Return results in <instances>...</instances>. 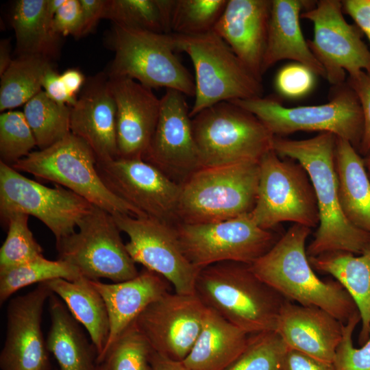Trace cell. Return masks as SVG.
Instances as JSON below:
<instances>
[{
    "instance_id": "cell-1",
    "label": "cell",
    "mask_w": 370,
    "mask_h": 370,
    "mask_svg": "<svg viewBox=\"0 0 370 370\" xmlns=\"http://www.w3.org/2000/svg\"><path fill=\"white\" fill-rule=\"evenodd\" d=\"M336 136L328 132L306 139L274 136L273 150L282 158L299 163L312 184L319 223L306 247L308 257L345 251L362 254L370 248V234L354 225L344 214L339 201L335 165Z\"/></svg>"
},
{
    "instance_id": "cell-2",
    "label": "cell",
    "mask_w": 370,
    "mask_h": 370,
    "mask_svg": "<svg viewBox=\"0 0 370 370\" xmlns=\"http://www.w3.org/2000/svg\"><path fill=\"white\" fill-rule=\"evenodd\" d=\"M310 232L308 227L293 224L250 268L287 300L319 308L345 323L357 308L338 282L323 281L314 272L306 246Z\"/></svg>"
},
{
    "instance_id": "cell-3",
    "label": "cell",
    "mask_w": 370,
    "mask_h": 370,
    "mask_svg": "<svg viewBox=\"0 0 370 370\" xmlns=\"http://www.w3.org/2000/svg\"><path fill=\"white\" fill-rule=\"evenodd\" d=\"M195 294L206 307L250 334L275 331L287 300L260 280L249 264L230 261L200 269Z\"/></svg>"
},
{
    "instance_id": "cell-4",
    "label": "cell",
    "mask_w": 370,
    "mask_h": 370,
    "mask_svg": "<svg viewBox=\"0 0 370 370\" xmlns=\"http://www.w3.org/2000/svg\"><path fill=\"white\" fill-rule=\"evenodd\" d=\"M259 162L201 167L181 184L178 223L204 224L249 214L254 207Z\"/></svg>"
},
{
    "instance_id": "cell-5",
    "label": "cell",
    "mask_w": 370,
    "mask_h": 370,
    "mask_svg": "<svg viewBox=\"0 0 370 370\" xmlns=\"http://www.w3.org/2000/svg\"><path fill=\"white\" fill-rule=\"evenodd\" d=\"M333 88L329 101L320 105L287 107L274 96L232 102L255 115L274 136L300 131L328 132L358 149L363 132L359 100L347 82Z\"/></svg>"
},
{
    "instance_id": "cell-6",
    "label": "cell",
    "mask_w": 370,
    "mask_h": 370,
    "mask_svg": "<svg viewBox=\"0 0 370 370\" xmlns=\"http://www.w3.org/2000/svg\"><path fill=\"white\" fill-rule=\"evenodd\" d=\"M172 36L175 51L184 52L189 56L195 72V101L190 110L191 118L222 101L262 96V82L213 30L199 35L172 34Z\"/></svg>"
},
{
    "instance_id": "cell-7",
    "label": "cell",
    "mask_w": 370,
    "mask_h": 370,
    "mask_svg": "<svg viewBox=\"0 0 370 370\" xmlns=\"http://www.w3.org/2000/svg\"><path fill=\"white\" fill-rule=\"evenodd\" d=\"M192 128L201 167L259 162L273 149L274 136L255 115L232 101L201 111L192 118Z\"/></svg>"
},
{
    "instance_id": "cell-8",
    "label": "cell",
    "mask_w": 370,
    "mask_h": 370,
    "mask_svg": "<svg viewBox=\"0 0 370 370\" xmlns=\"http://www.w3.org/2000/svg\"><path fill=\"white\" fill-rule=\"evenodd\" d=\"M96 164V157L89 146L71 132L46 149L32 151L12 167L64 186L112 214L147 216L105 186Z\"/></svg>"
},
{
    "instance_id": "cell-9",
    "label": "cell",
    "mask_w": 370,
    "mask_h": 370,
    "mask_svg": "<svg viewBox=\"0 0 370 370\" xmlns=\"http://www.w3.org/2000/svg\"><path fill=\"white\" fill-rule=\"evenodd\" d=\"M114 57L108 77H125L149 88H166L194 97L195 79L175 54L172 34L113 25Z\"/></svg>"
},
{
    "instance_id": "cell-10",
    "label": "cell",
    "mask_w": 370,
    "mask_h": 370,
    "mask_svg": "<svg viewBox=\"0 0 370 370\" xmlns=\"http://www.w3.org/2000/svg\"><path fill=\"white\" fill-rule=\"evenodd\" d=\"M259 165L256 200L249 212L256 224L267 230L286 221L310 228L318 226L317 199L302 166L280 158L273 149L264 155Z\"/></svg>"
},
{
    "instance_id": "cell-11",
    "label": "cell",
    "mask_w": 370,
    "mask_h": 370,
    "mask_svg": "<svg viewBox=\"0 0 370 370\" xmlns=\"http://www.w3.org/2000/svg\"><path fill=\"white\" fill-rule=\"evenodd\" d=\"M121 231L108 211L94 206L77 230L56 241L58 259L90 280L107 278L121 282L138 271L121 237Z\"/></svg>"
},
{
    "instance_id": "cell-12",
    "label": "cell",
    "mask_w": 370,
    "mask_h": 370,
    "mask_svg": "<svg viewBox=\"0 0 370 370\" xmlns=\"http://www.w3.org/2000/svg\"><path fill=\"white\" fill-rule=\"evenodd\" d=\"M175 229L185 256L198 270L227 261L251 264L280 238L258 226L249 213L210 223H178Z\"/></svg>"
},
{
    "instance_id": "cell-13",
    "label": "cell",
    "mask_w": 370,
    "mask_h": 370,
    "mask_svg": "<svg viewBox=\"0 0 370 370\" xmlns=\"http://www.w3.org/2000/svg\"><path fill=\"white\" fill-rule=\"evenodd\" d=\"M94 206L62 186H46L0 162L1 221L14 212L34 216L51 230L57 241L74 232Z\"/></svg>"
},
{
    "instance_id": "cell-14",
    "label": "cell",
    "mask_w": 370,
    "mask_h": 370,
    "mask_svg": "<svg viewBox=\"0 0 370 370\" xmlns=\"http://www.w3.org/2000/svg\"><path fill=\"white\" fill-rule=\"evenodd\" d=\"M343 13L341 1L319 0L301 14L313 25V38L308 45L332 86L345 83L348 75L360 71L370 74V49L362 39L363 34Z\"/></svg>"
},
{
    "instance_id": "cell-15",
    "label": "cell",
    "mask_w": 370,
    "mask_h": 370,
    "mask_svg": "<svg viewBox=\"0 0 370 370\" xmlns=\"http://www.w3.org/2000/svg\"><path fill=\"white\" fill-rule=\"evenodd\" d=\"M112 215L129 238L125 247L135 263L162 276L175 292L195 294L199 270L185 256L175 225L149 216Z\"/></svg>"
},
{
    "instance_id": "cell-16",
    "label": "cell",
    "mask_w": 370,
    "mask_h": 370,
    "mask_svg": "<svg viewBox=\"0 0 370 370\" xmlns=\"http://www.w3.org/2000/svg\"><path fill=\"white\" fill-rule=\"evenodd\" d=\"M105 186L147 216L175 225L180 184L143 158L97 161Z\"/></svg>"
},
{
    "instance_id": "cell-17",
    "label": "cell",
    "mask_w": 370,
    "mask_h": 370,
    "mask_svg": "<svg viewBox=\"0 0 370 370\" xmlns=\"http://www.w3.org/2000/svg\"><path fill=\"white\" fill-rule=\"evenodd\" d=\"M206 309L195 294L171 291L151 303L133 323L153 352L182 362L199 334Z\"/></svg>"
},
{
    "instance_id": "cell-18",
    "label": "cell",
    "mask_w": 370,
    "mask_h": 370,
    "mask_svg": "<svg viewBox=\"0 0 370 370\" xmlns=\"http://www.w3.org/2000/svg\"><path fill=\"white\" fill-rule=\"evenodd\" d=\"M185 95L166 89L157 125L143 160L181 184L201 167Z\"/></svg>"
},
{
    "instance_id": "cell-19",
    "label": "cell",
    "mask_w": 370,
    "mask_h": 370,
    "mask_svg": "<svg viewBox=\"0 0 370 370\" xmlns=\"http://www.w3.org/2000/svg\"><path fill=\"white\" fill-rule=\"evenodd\" d=\"M46 282L12 299L7 308L6 335L0 355L2 370H49L42 315L52 294Z\"/></svg>"
},
{
    "instance_id": "cell-20",
    "label": "cell",
    "mask_w": 370,
    "mask_h": 370,
    "mask_svg": "<svg viewBox=\"0 0 370 370\" xmlns=\"http://www.w3.org/2000/svg\"><path fill=\"white\" fill-rule=\"evenodd\" d=\"M108 84L116 108L119 157L143 159L158 121L160 99L129 77H108Z\"/></svg>"
},
{
    "instance_id": "cell-21",
    "label": "cell",
    "mask_w": 370,
    "mask_h": 370,
    "mask_svg": "<svg viewBox=\"0 0 370 370\" xmlns=\"http://www.w3.org/2000/svg\"><path fill=\"white\" fill-rule=\"evenodd\" d=\"M71 132L89 146L97 161L119 157L116 108L107 74H98L86 81L71 107Z\"/></svg>"
},
{
    "instance_id": "cell-22",
    "label": "cell",
    "mask_w": 370,
    "mask_h": 370,
    "mask_svg": "<svg viewBox=\"0 0 370 370\" xmlns=\"http://www.w3.org/2000/svg\"><path fill=\"white\" fill-rule=\"evenodd\" d=\"M272 0H227L213 31L260 82Z\"/></svg>"
},
{
    "instance_id": "cell-23",
    "label": "cell",
    "mask_w": 370,
    "mask_h": 370,
    "mask_svg": "<svg viewBox=\"0 0 370 370\" xmlns=\"http://www.w3.org/2000/svg\"><path fill=\"white\" fill-rule=\"evenodd\" d=\"M343 325L319 308L286 300L280 310L275 332L289 349L333 364L342 338Z\"/></svg>"
},
{
    "instance_id": "cell-24",
    "label": "cell",
    "mask_w": 370,
    "mask_h": 370,
    "mask_svg": "<svg viewBox=\"0 0 370 370\" xmlns=\"http://www.w3.org/2000/svg\"><path fill=\"white\" fill-rule=\"evenodd\" d=\"M90 280L101 295L109 318V337L102 362L121 334L151 303L171 292V284L160 275L145 268L135 278L124 282L106 284L99 280Z\"/></svg>"
},
{
    "instance_id": "cell-25",
    "label": "cell",
    "mask_w": 370,
    "mask_h": 370,
    "mask_svg": "<svg viewBox=\"0 0 370 370\" xmlns=\"http://www.w3.org/2000/svg\"><path fill=\"white\" fill-rule=\"evenodd\" d=\"M313 3L304 0H272L263 75L277 62L289 60L325 78L324 69L310 49L300 25L301 13Z\"/></svg>"
},
{
    "instance_id": "cell-26",
    "label": "cell",
    "mask_w": 370,
    "mask_h": 370,
    "mask_svg": "<svg viewBox=\"0 0 370 370\" xmlns=\"http://www.w3.org/2000/svg\"><path fill=\"white\" fill-rule=\"evenodd\" d=\"M251 335L206 307L199 334L182 362L188 370H226L246 349Z\"/></svg>"
},
{
    "instance_id": "cell-27",
    "label": "cell",
    "mask_w": 370,
    "mask_h": 370,
    "mask_svg": "<svg viewBox=\"0 0 370 370\" xmlns=\"http://www.w3.org/2000/svg\"><path fill=\"white\" fill-rule=\"evenodd\" d=\"M335 165L344 214L354 225L370 234V177L365 158L348 140L336 137Z\"/></svg>"
},
{
    "instance_id": "cell-28",
    "label": "cell",
    "mask_w": 370,
    "mask_h": 370,
    "mask_svg": "<svg viewBox=\"0 0 370 370\" xmlns=\"http://www.w3.org/2000/svg\"><path fill=\"white\" fill-rule=\"evenodd\" d=\"M49 301L51 325L46 344L60 369L100 370L95 365L96 348L86 338L79 323L58 296L52 293Z\"/></svg>"
},
{
    "instance_id": "cell-29",
    "label": "cell",
    "mask_w": 370,
    "mask_h": 370,
    "mask_svg": "<svg viewBox=\"0 0 370 370\" xmlns=\"http://www.w3.org/2000/svg\"><path fill=\"white\" fill-rule=\"evenodd\" d=\"M46 283L86 330L96 348L97 362H101L110 332L108 314L101 295L90 279L84 276L73 281L60 278Z\"/></svg>"
},
{
    "instance_id": "cell-30",
    "label": "cell",
    "mask_w": 370,
    "mask_h": 370,
    "mask_svg": "<svg viewBox=\"0 0 370 370\" xmlns=\"http://www.w3.org/2000/svg\"><path fill=\"white\" fill-rule=\"evenodd\" d=\"M308 260L312 268L332 275L349 293L360 317V339L365 343L370 330V248L359 256L334 251Z\"/></svg>"
},
{
    "instance_id": "cell-31",
    "label": "cell",
    "mask_w": 370,
    "mask_h": 370,
    "mask_svg": "<svg viewBox=\"0 0 370 370\" xmlns=\"http://www.w3.org/2000/svg\"><path fill=\"white\" fill-rule=\"evenodd\" d=\"M47 0H18L12 16L19 56H37L51 60L58 56L60 35L47 10Z\"/></svg>"
},
{
    "instance_id": "cell-32",
    "label": "cell",
    "mask_w": 370,
    "mask_h": 370,
    "mask_svg": "<svg viewBox=\"0 0 370 370\" xmlns=\"http://www.w3.org/2000/svg\"><path fill=\"white\" fill-rule=\"evenodd\" d=\"M175 0H106L102 18L114 25L161 34H172Z\"/></svg>"
},
{
    "instance_id": "cell-33",
    "label": "cell",
    "mask_w": 370,
    "mask_h": 370,
    "mask_svg": "<svg viewBox=\"0 0 370 370\" xmlns=\"http://www.w3.org/2000/svg\"><path fill=\"white\" fill-rule=\"evenodd\" d=\"M51 66L50 60L41 56H23L13 60L1 75L0 111L25 104L42 90L44 75Z\"/></svg>"
},
{
    "instance_id": "cell-34",
    "label": "cell",
    "mask_w": 370,
    "mask_h": 370,
    "mask_svg": "<svg viewBox=\"0 0 370 370\" xmlns=\"http://www.w3.org/2000/svg\"><path fill=\"white\" fill-rule=\"evenodd\" d=\"M23 112L40 150L71 133V107L54 101L43 90L25 104Z\"/></svg>"
},
{
    "instance_id": "cell-35",
    "label": "cell",
    "mask_w": 370,
    "mask_h": 370,
    "mask_svg": "<svg viewBox=\"0 0 370 370\" xmlns=\"http://www.w3.org/2000/svg\"><path fill=\"white\" fill-rule=\"evenodd\" d=\"M82 276L71 264L59 259L50 260L43 256L20 264L0 268V303H4L19 289L35 283L60 278L73 281Z\"/></svg>"
},
{
    "instance_id": "cell-36",
    "label": "cell",
    "mask_w": 370,
    "mask_h": 370,
    "mask_svg": "<svg viewBox=\"0 0 370 370\" xmlns=\"http://www.w3.org/2000/svg\"><path fill=\"white\" fill-rule=\"evenodd\" d=\"M227 0H175L172 34L194 36L213 30Z\"/></svg>"
},
{
    "instance_id": "cell-37",
    "label": "cell",
    "mask_w": 370,
    "mask_h": 370,
    "mask_svg": "<svg viewBox=\"0 0 370 370\" xmlns=\"http://www.w3.org/2000/svg\"><path fill=\"white\" fill-rule=\"evenodd\" d=\"M29 215L14 212L1 221L8 227L7 236L0 249V268L20 264L40 256L43 249L28 226Z\"/></svg>"
},
{
    "instance_id": "cell-38",
    "label": "cell",
    "mask_w": 370,
    "mask_h": 370,
    "mask_svg": "<svg viewBox=\"0 0 370 370\" xmlns=\"http://www.w3.org/2000/svg\"><path fill=\"white\" fill-rule=\"evenodd\" d=\"M288 349L275 331L252 334L246 349L226 370H282Z\"/></svg>"
},
{
    "instance_id": "cell-39",
    "label": "cell",
    "mask_w": 370,
    "mask_h": 370,
    "mask_svg": "<svg viewBox=\"0 0 370 370\" xmlns=\"http://www.w3.org/2000/svg\"><path fill=\"white\" fill-rule=\"evenodd\" d=\"M152 352L148 341L133 323L112 345L103 364L107 370H153Z\"/></svg>"
},
{
    "instance_id": "cell-40",
    "label": "cell",
    "mask_w": 370,
    "mask_h": 370,
    "mask_svg": "<svg viewBox=\"0 0 370 370\" xmlns=\"http://www.w3.org/2000/svg\"><path fill=\"white\" fill-rule=\"evenodd\" d=\"M36 142L23 112H3L0 115V162L12 166L28 156Z\"/></svg>"
},
{
    "instance_id": "cell-41",
    "label": "cell",
    "mask_w": 370,
    "mask_h": 370,
    "mask_svg": "<svg viewBox=\"0 0 370 370\" xmlns=\"http://www.w3.org/2000/svg\"><path fill=\"white\" fill-rule=\"evenodd\" d=\"M360 321L357 312L343 323L342 338L333 362L335 370H370V330L368 339L361 347L353 344V332Z\"/></svg>"
},
{
    "instance_id": "cell-42",
    "label": "cell",
    "mask_w": 370,
    "mask_h": 370,
    "mask_svg": "<svg viewBox=\"0 0 370 370\" xmlns=\"http://www.w3.org/2000/svg\"><path fill=\"white\" fill-rule=\"evenodd\" d=\"M317 76L307 66L293 62L278 71L274 77V88L278 97L301 99L312 91Z\"/></svg>"
},
{
    "instance_id": "cell-43",
    "label": "cell",
    "mask_w": 370,
    "mask_h": 370,
    "mask_svg": "<svg viewBox=\"0 0 370 370\" xmlns=\"http://www.w3.org/2000/svg\"><path fill=\"white\" fill-rule=\"evenodd\" d=\"M346 82L356 93L361 106L363 132L358 151L366 157L370 153V74L360 71L348 75Z\"/></svg>"
},
{
    "instance_id": "cell-44",
    "label": "cell",
    "mask_w": 370,
    "mask_h": 370,
    "mask_svg": "<svg viewBox=\"0 0 370 370\" xmlns=\"http://www.w3.org/2000/svg\"><path fill=\"white\" fill-rule=\"evenodd\" d=\"M82 24V6L79 0H66L56 13L53 27L60 36L72 35L77 38Z\"/></svg>"
},
{
    "instance_id": "cell-45",
    "label": "cell",
    "mask_w": 370,
    "mask_h": 370,
    "mask_svg": "<svg viewBox=\"0 0 370 370\" xmlns=\"http://www.w3.org/2000/svg\"><path fill=\"white\" fill-rule=\"evenodd\" d=\"M42 86L47 95L58 103L72 107L77 102V98L72 97L69 93L60 75L54 70L53 66L48 69L45 72Z\"/></svg>"
},
{
    "instance_id": "cell-46",
    "label": "cell",
    "mask_w": 370,
    "mask_h": 370,
    "mask_svg": "<svg viewBox=\"0 0 370 370\" xmlns=\"http://www.w3.org/2000/svg\"><path fill=\"white\" fill-rule=\"evenodd\" d=\"M282 370H335V368L332 363L321 361L288 348Z\"/></svg>"
},
{
    "instance_id": "cell-47",
    "label": "cell",
    "mask_w": 370,
    "mask_h": 370,
    "mask_svg": "<svg viewBox=\"0 0 370 370\" xmlns=\"http://www.w3.org/2000/svg\"><path fill=\"white\" fill-rule=\"evenodd\" d=\"M341 2L343 12L353 19L370 45V0H343Z\"/></svg>"
},
{
    "instance_id": "cell-48",
    "label": "cell",
    "mask_w": 370,
    "mask_h": 370,
    "mask_svg": "<svg viewBox=\"0 0 370 370\" xmlns=\"http://www.w3.org/2000/svg\"><path fill=\"white\" fill-rule=\"evenodd\" d=\"M82 6V24L77 38L90 33L103 17L106 0H79Z\"/></svg>"
},
{
    "instance_id": "cell-49",
    "label": "cell",
    "mask_w": 370,
    "mask_h": 370,
    "mask_svg": "<svg viewBox=\"0 0 370 370\" xmlns=\"http://www.w3.org/2000/svg\"><path fill=\"white\" fill-rule=\"evenodd\" d=\"M60 77L67 91L73 97H76L86 82L83 73L75 68L66 69L60 74Z\"/></svg>"
},
{
    "instance_id": "cell-50",
    "label": "cell",
    "mask_w": 370,
    "mask_h": 370,
    "mask_svg": "<svg viewBox=\"0 0 370 370\" xmlns=\"http://www.w3.org/2000/svg\"><path fill=\"white\" fill-rule=\"evenodd\" d=\"M151 361L153 370H188L182 362L163 357L153 351Z\"/></svg>"
},
{
    "instance_id": "cell-51",
    "label": "cell",
    "mask_w": 370,
    "mask_h": 370,
    "mask_svg": "<svg viewBox=\"0 0 370 370\" xmlns=\"http://www.w3.org/2000/svg\"><path fill=\"white\" fill-rule=\"evenodd\" d=\"M10 56V45L8 40H2L0 42V76L6 71L12 62Z\"/></svg>"
},
{
    "instance_id": "cell-52",
    "label": "cell",
    "mask_w": 370,
    "mask_h": 370,
    "mask_svg": "<svg viewBox=\"0 0 370 370\" xmlns=\"http://www.w3.org/2000/svg\"><path fill=\"white\" fill-rule=\"evenodd\" d=\"M365 162L366 168H367V169L369 170L370 173V161L365 160Z\"/></svg>"
},
{
    "instance_id": "cell-53",
    "label": "cell",
    "mask_w": 370,
    "mask_h": 370,
    "mask_svg": "<svg viewBox=\"0 0 370 370\" xmlns=\"http://www.w3.org/2000/svg\"><path fill=\"white\" fill-rule=\"evenodd\" d=\"M365 160H369V161H370V153L368 154V155L365 158Z\"/></svg>"
},
{
    "instance_id": "cell-54",
    "label": "cell",
    "mask_w": 370,
    "mask_h": 370,
    "mask_svg": "<svg viewBox=\"0 0 370 370\" xmlns=\"http://www.w3.org/2000/svg\"><path fill=\"white\" fill-rule=\"evenodd\" d=\"M100 370H107L106 365L103 364V366L100 368Z\"/></svg>"
}]
</instances>
